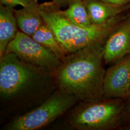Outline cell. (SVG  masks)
Masks as SVG:
<instances>
[{
    "mask_svg": "<svg viewBox=\"0 0 130 130\" xmlns=\"http://www.w3.org/2000/svg\"><path fill=\"white\" fill-rule=\"evenodd\" d=\"M130 98V55L111 65L106 71L103 99Z\"/></svg>",
    "mask_w": 130,
    "mask_h": 130,
    "instance_id": "obj_7",
    "label": "cell"
},
{
    "mask_svg": "<svg viewBox=\"0 0 130 130\" xmlns=\"http://www.w3.org/2000/svg\"><path fill=\"white\" fill-rule=\"evenodd\" d=\"M112 5H130V0H99Z\"/></svg>",
    "mask_w": 130,
    "mask_h": 130,
    "instance_id": "obj_17",
    "label": "cell"
},
{
    "mask_svg": "<svg viewBox=\"0 0 130 130\" xmlns=\"http://www.w3.org/2000/svg\"><path fill=\"white\" fill-rule=\"evenodd\" d=\"M79 99L57 91L39 107L15 118L6 127L8 130H35L48 125L73 107Z\"/></svg>",
    "mask_w": 130,
    "mask_h": 130,
    "instance_id": "obj_5",
    "label": "cell"
},
{
    "mask_svg": "<svg viewBox=\"0 0 130 130\" xmlns=\"http://www.w3.org/2000/svg\"></svg>",
    "mask_w": 130,
    "mask_h": 130,
    "instance_id": "obj_18",
    "label": "cell"
},
{
    "mask_svg": "<svg viewBox=\"0 0 130 130\" xmlns=\"http://www.w3.org/2000/svg\"><path fill=\"white\" fill-rule=\"evenodd\" d=\"M46 71L5 53L0 60V95L6 101L18 99L41 84Z\"/></svg>",
    "mask_w": 130,
    "mask_h": 130,
    "instance_id": "obj_3",
    "label": "cell"
},
{
    "mask_svg": "<svg viewBox=\"0 0 130 130\" xmlns=\"http://www.w3.org/2000/svg\"><path fill=\"white\" fill-rule=\"evenodd\" d=\"M14 12L18 27L29 36H31L44 23L37 0L21 9H14Z\"/></svg>",
    "mask_w": 130,
    "mask_h": 130,
    "instance_id": "obj_10",
    "label": "cell"
},
{
    "mask_svg": "<svg viewBox=\"0 0 130 130\" xmlns=\"http://www.w3.org/2000/svg\"><path fill=\"white\" fill-rule=\"evenodd\" d=\"M105 41L86 47L63 58L56 71L60 90L74 95L82 102L103 99L106 71L103 63Z\"/></svg>",
    "mask_w": 130,
    "mask_h": 130,
    "instance_id": "obj_1",
    "label": "cell"
},
{
    "mask_svg": "<svg viewBox=\"0 0 130 130\" xmlns=\"http://www.w3.org/2000/svg\"><path fill=\"white\" fill-rule=\"evenodd\" d=\"M77 0H52V2L59 8L68 6L72 3Z\"/></svg>",
    "mask_w": 130,
    "mask_h": 130,
    "instance_id": "obj_16",
    "label": "cell"
},
{
    "mask_svg": "<svg viewBox=\"0 0 130 130\" xmlns=\"http://www.w3.org/2000/svg\"><path fill=\"white\" fill-rule=\"evenodd\" d=\"M5 53L15 54L21 60L50 72L57 71L62 65L60 58L31 36L18 31L10 42Z\"/></svg>",
    "mask_w": 130,
    "mask_h": 130,
    "instance_id": "obj_6",
    "label": "cell"
},
{
    "mask_svg": "<svg viewBox=\"0 0 130 130\" xmlns=\"http://www.w3.org/2000/svg\"><path fill=\"white\" fill-rule=\"evenodd\" d=\"M90 20L93 24L107 22L118 15L130 9V5H112L99 0H84Z\"/></svg>",
    "mask_w": 130,
    "mask_h": 130,
    "instance_id": "obj_9",
    "label": "cell"
},
{
    "mask_svg": "<svg viewBox=\"0 0 130 130\" xmlns=\"http://www.w3.org/2000/svg\"><path fill=\"white\" fill-rule=\"evenodd\" d=\"M36 0H0L1 5L11 9L17 5L25 7L31 5Z\"/></svg>",
    "mask_w": 130,
    "mask_h": 130,
    "instance_id": "obj_15",
    "label": "cell"
},
{
    "mask_svg": "<svg viewBox=\"0 0 130 130\" xmlns=\"http://www.w3.org/2000/svg\"><path fill=\"white\" fill-rule=\"evenodd\" d=\"M130 55V14L107 38L104 46V60L111 65Z\"/></svg>",
    "mask_w": 130,
    "mask_h": 130,
    "instance_id": "obj_8",
    "label": "cell"
},
{
    "mask_svg": "<svg viewBox=\"0 0 130 130\" xmlns=\"http://www.w3.org/2000/svg\"><path fill=\"white\" fill-rule=\"evenodd\" d=\"M119 130H130V98L126 100Z\"/></svg>",
    "mask_w": 130,
    "mask_h": 130,
    "instance_id": "obj_14",
    "label": "cell"
},
{
    "mask_svg": "<svg viewBox=\"0 0 130 130\" xmlns=\"http://www.w3.org/2000/svg\"><path fill=\"white\" fill-rule=\"evenodd\" d=\"M44 22L51 28L66 54H71L95 43L104 42L128 15H118L100 25L81 27L70 22L52 2L40 4Z\"/></svg>",
    "mask_w": 130,
    "mask_h": 130,
    "instance_id": "obj_2",
    "label": "cell"
},
{
    "mask_svg": "<svg viewBox=\"0 0 130 130\" xmlns=\"http://www.w3.org/2000/svg\"><path fill=\"white\" fill-rule=\"evenodd\" d=\"M18 24L14 9L0 6V56L4 55L10 42L15 37Z\"/></svg>",
    "mask_w": 130,
    "mask_h": 130,
    "instance_id": "obj_11",
    "label": "cell"
},
{
    "mask_svg": "<svg viewBox=\"0 0 130 130\" xmlns=\"http://www.w3.org/2000/svg\"><path fill=\"white\" fill-rule=\"evenodd\" d=\"M62 12L70 22L81 27L92 25L84 0H77L68 6Z\"/></svg>",
    "mask_w": 130,
    "mask_h": 130,
    "instance_id": "obj_13",
    "label": "cell"
},
{
    "mask_svg": "<svg viewBox=\"0 0 130 130\" xmlns=\"http://www.w3.org/2000/svg\"><path fill=\"white\" fill-rule=\"evenodd\" d=\"M31 37L44 46L51 50L60 58H63L66 54L58 41L55 35L44 22L35 31Z\"/></svg>",
    "mask_w": 130,
    "mask_h": 130,
    "instance_id": "obj_12",
    "label": "cell"
},
{
    "mask_svg": "<svg viewBox=\"0 0 130 130\" xmlns=\"http://www.w3.org/2000/svg\"><path fill=\"white\" fill-rule=\"evenodd\" d=\"M126 102L118 98L82 102L70 114L68 122L78 130H119Z\"/></svg>",
    "mask_w": 130,
    "mask_h": 130,
    "instance_id": "obj_4",
    "label": "cell"
}]
</instances>
